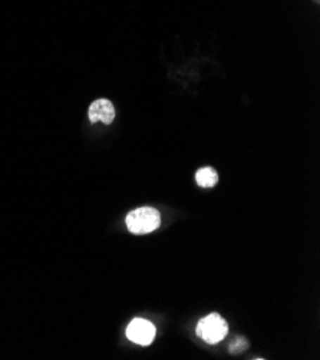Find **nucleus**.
<instances>
[{
    "label": "nucleus",
    "instance_id": "5",
    "mask_svg": "<svg viewBox=\"0 0 320 360\" xmlns=\"http://www.w3.org/2000/svg\"><path fill=\"white\" fill-rule=\"evenodd\" d=\"M196 181L198 186H201L204 188L215 187L219 183V174L215 168L203 167L196 172Z\"/></svg>",
    "mask_w": 320,
    "mask_h": 360
},
{
    "label": "nucleus",
    "instance_id": "1",
    "mask_svg": "<svg viewBox=\"0 0 320 360\" xmlns=\"http://www.w3.org/2000/svg\"><path fill=\"white\" fill-rule=\"evenodd\" d=\"M127 227L132 234H148L161 224V215L153 207H141L127 215Z\"/></svg>",
    "mask_w": 320,
    "mask_h": 360
},
{
    "label": "nucleus",
    "instance_id": "2",
    "mask_svg": "<svg viewBox=\"0 0 320 360\" xmlns=\"http://www.w3.org/2000/svg\"><path fill=\"white\" fill-rule=\"evenodd\" d=\"M196 333L208 345H216L227 336L229 325L219 313H211L198 321Z\"/></svg>",
    "mask_w": 320,
    "mask_h": 360
},
{
    "label": "nucleus",
    "instance_id": "4",
    "mask_svg": "<svg viewBox=\"0 0 320 360\" xmlns=\"http://www.w3.org/2000/svg\"><path fill=\"white\" fill-rule=\"evenodd\" d=\"M88 115L92 124L101 121L105 125H110L115 120V108L108 99H96L91 103Z\"/></svg>",
    "mask_w": 320,
    "mask_h": 360
},
{
    "label": "nucleus",
    "instance_id": "6",
    "mask_svg": "<svg viewBox=\"0 0 320 360\" xmlns=\"http://www.w3.org/2000/svg\"><path fill=\"white\" fill-rule=\"evenodd\" d=\"M244 349H247V342L244 340V339H237L231 346H230V352H233V353H237V352H240V350H244Z\"/></svg>",
    "mask_w": 320,
    "mask_h": 360
},
{
    "label": "nucleus",
    "instance_id": "7",
    "mask_svg": "<svg viewBox=\"0 0 320 360\" xmlns=\"http://www.w3.org/2000/svg\"><path fill=\"white\" fill-rule=\"evenodd\" d=\"M313 2H314L316 5H319V4H320V0H313Z\"/></svg>",
    "mask_w": 320,
    "mask_h": 360
},
{
    "label": "nucleus",
    "instance_id": "3",
    "mask_svg": "<svg viewBox=\"0 0 320 360\" xmlns=\"http://www.w3.org/2000/svg\"><path fill=\"white\" fill-rule=\"evenodd\" d=\"M127 336L139 346H148L155 338V326L146 319H134L127 329Z\"/></svg>",
    "mask_w": 320,
    "mask_h": 360
}]
</instances>
